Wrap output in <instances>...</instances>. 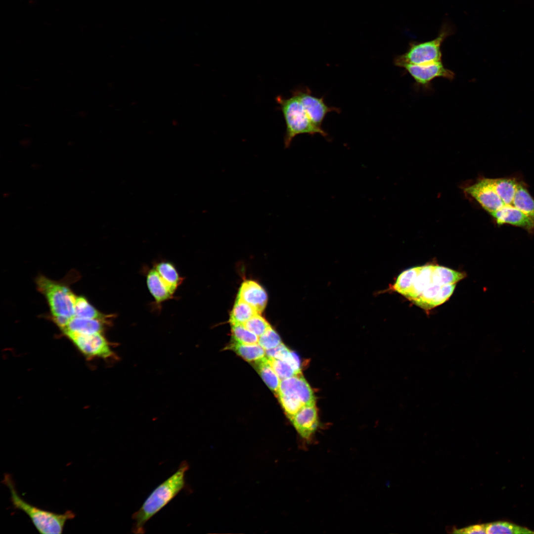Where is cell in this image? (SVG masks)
I'll use <instances>...</instances> for the list:
<instances>
[{
    "mask_svg": "<svg viewBox=\"0 0 534 534\" xmlns=\"http://www.w3.org/2000/svg\"><path fill=\"white\" fill-rule=\"evenodd\" d=\"M289 420L301 437L310 441L319 424L315 404L304 405Z\"/></svg>",
    "mask_w": 534,
    "mask_h": 534,
    "instance_id": "obj_11",
    "label": "cell"
},
{
    "mask_svg": "<svg viewBox=\"0 0 534 534\" xmlns=\"http://www.w3.org/2000/svg\"><path fill=\"white\" fill-rule=\"evenodd\" d=\"M490 215L499 225L507 224L522 228L530 233L534 232V221L513 205H505Z\"/></svg>",
    "mask_w": 534,
    "mask_h": 534,
    "instance_id": "obj_12",
    "label": "cell"
},
{
    "mask_svg": "<svg viewBox=\"0 0 534 534\" xmlns=\"http://www.w3.org/2000/svg\"><path fill=\"white\" fill-rule=\"evenodd\" d=\"M109 320L73 317L62 330L63 334L75 332L81 334L102 333Z\"/></svg>",
    "mask_w": 534,
    "mask_h": 534,
    "instance_id": "obj_16",
    "label": "cell"
},
{
    "mask_svg": "<svg viewBox=\"0 0 534 534\" xmlns=\"http://www.w3.org/2000/svg\"><path fill=\"white\" fill-rule=\"evenodd\" d=\"M456 284L435 285L424 290L414 302L421 308L428 310L447 301L452 295Z\"/></svg>",
    "mask_w": 534,
    "mask_h": 534,
    "instance_id": "obj_13",
    "label": "cell"
},
{
    "mask_svg": "<svg viewBox=\"0 0 534 534\" xmlns=\"http://www.w3.org/2000/svg\"><path fill=\"white\" fill-rule=\"evenodd\" d=\"M401 68L411 76L417 85L427 89H431V83L435 78H443L451 81L455 76L442 61L423 65L406 64Z\"/></svg>",
    "mask_w": 534,
    "mask_h": 534,
    "instance_id": "obj_7",
    "label": "cell"
},
{
    "mask_svg": "<svg viewBox=\"0 0 534 534\" xmlns=\"http://www.w3.org/2000/svg\"><path fill=\"white\" fill-rule=\"evenodd\" d=\"M454 533L455 534H486L485 524L474 525L455 530Z\"/></svg>",
    "mask_w": 534,
    "mask_h": 534,
    "instance_id": "obj_34",
    "label": "cell"
},
{
    "mask_svg": "<svg viewBox=\"0 0 534 534\" xmlns=\"http://www.w3.org/2000/svg\"><path fill=\"white\" fill-rule=\"evenodd\" d=\"M278 395L291 397L304 405L315 404L313 391L302 374L281 380Z\"/></svg>",
    "mask_w": 534,
    "mask_h": 534,
    "instance_id": "obj_10",
    "label": "cell"
},
{
    "mask_svg": "<svg viewBox=\"0 0 534 534\" xmlns=\"http://www.w3.org/2000/svg\"><path fill=\"white\" fill-rule=\"evenodd\" d=\"M265 351L267 357L285 360L290 364L297 371L302 373L301 362L299 356L295 353L289 350L284 344L281 343L273 349Z\"/></svg>",
    "mask_w": 534,
    "mask_h": 534,
    "instance_id": "obj_24",
    "label": "cell"
},
{
    "mask_svg": "<svg viewBox=\"0 0 534 534\" xmlns=\"http://www.w3.org/2000/svg\"><path fill=\"white\" fill-rule=\"evenodd\" d=\"M237 299L252 306L261 313L267 305V296L264 289L257 282L246 280L242 283Z\"/></svg>",
    "mask_w": 534,
    "mask_h": 534,
    "instance_id": "obj_14",
    "label": "cell"
},
{
    "mask_svg": "<svg viewBox=\"0 0 534 534\" xmlns=\"http://www.w3.org/2000/svg\"><path fill=\"white\" fill-rule=\"evenodd\" d=\"M2 483L9 490L13 508L25 513L40 534H62L66 522L75 517V513L71 510L58 514L30 504L19 495L12 477L8 473L4 474Z\"/></svg>",
    "mask_w": 534,
    "mask_h": 534,
    "instance_id": "obj_2",
    "label": "cell"
},
{
    "mask_svg": "<svg viewBox=\"0 0 534 534\" xmlns=\"http://www.w3.org/2000/svg\"><path fill=\"white\" fill-rule=\"evenodd\" d=\"M39 291L46 298L51 317L74 316L77 296L67 285L40 275L36 280Z\"/></svg>",
    "mask_w": 534,
    "mask_h": 534,
    "instance_id": "obj_4",
    "label": "cell"
},
{
    "mask_svg": "<svg viewBox=\"0 0 534 534\" xmlns=\"http://www.w3.org/2000/svg\"><path fill=\"white\" fill-rule=\"evenodd\" d=\"M267 358L280 380L302 374L297 371L290 364L285 360Z\"/></svg>",
    "mask_w": 534,
    "mask_h": 534,
    "instance_id": "obj_30",
    "label": "cell"
},
{
    "mask_svg": "<svg viewBox=\"0 0 534 534\" xmlns=\"http://www.w3.org/2000/svg\"><path fill=\"white\" fill-rule=\"evenodd\" d=\"M259 313L249 304L237 299L230 314L231 325L243 324L250 318Z\"/></svg>",
    "mask_w": 534,
    "mask_h": 534,
    "instance_id": "obj_25",
    "label": "cell"
},
{
    "mask_svg": "<svg viewBox=\"0 0 534 534\" xmlns=\"http://www.w3.org/2000/svg\"><path fill=\"white\" fill-rule=\"evenodd\" d=\"M513 205L534 221V199L526 187L519 183L515 193Z\"/></svg>",
    "mask_w": 534,
    "mask_h": 534,
    "instance_id": "obj_22",
    "label": "cell"
},
{
    "mask_svg": "<svg viewBox=\"0 0 534 534\" xmlns=\"http://www.w3.org/2000/svg\"><path fill=\"white\" fill-rule=\"evenodd\" d=\"M485 529L487 534H534V531L527 528L504 521L485 524Z\"/></svg>",
    "mask_w": 534,
    "mask_h": 534,
    "instance_id": "obj_26",
    "label": "cell"
},
{
    "mask_svg": "<svg viewBox=\"0 0 534 534\" xmlns=\"http://www.w3.org/2000/svg\"><path fill=\"white\" fill-rule=\"evenodd\" d=\"M146 282L148 290L158 304L171 299L174 294L154 268L148 271Z\"/></svg>",
    "mask_w": 534,
    "mask_h": 534,
    "instance_id": "obj_17",
    "label": "cell"
},
{
    "mask_svg": "<svg viewBox=\"0 0 534 534\" xmlns=\"http://www.w3.org/2000/svg\"><path fill=\"white\" fill-rule=\"evenodd\" d=\"M277 396L289 419L304 406L300 401L289 396L283 395H278Z\"/></svg>",
    "mask_w": 534,
    "mask_h": 534,
    "instance_id": "obj_33",
    "label": "cell"
},
{
    "mask_svg": "<svg viewBox=\"0 0 534 534\" xmlns=\"http://www.w3.org/2000/svg\"><path fill=\"white\" fill-rule=\"evenodd\" d=\"M433 275L435 282L441 285L456 284L465 276L464 273L438 265H434Z\"/></svg>",
    "mask_w": 534,
    "mask_h": 534,
    "instance_id": "obj_27",
    "label": "cell"
},
{
    "mask_svg": "<svg viewBox=\"0 0 534 534\" xmlns=\"http://www.w3.org/2000/svg\"><path fill=\"white\" fill-rule=\"evenodd\" d=\"M417 267L407 269L401 272L389 290L405 296L410 289L417 274Z\"/></svg>",
    "mask_w": 534,
    "mask_h": 534,
    "instance_id": "obj_28",
    "label": "cell"
},
{
    "mask_svg": "<svg viewBox=\"0 0 534 534\" xmlns=\"http://www.w3.org/2000/svg\"><path fill=\"white\" fill-rule=\"evenodd\" d=\"M231 325L232 341L243 344L258 343L259 337L247 329L243 324Z\"/></svg>",
    "mask_w": 534,
    "mask_h": 534,
    "instance_id": "obj_29",
    "label": "cell"
},
{
    "mask_svg": "<svg viewBox=\"0 0 534 534\" xmlns=\"http://www.w3.org/2000/svg\"><path fill=\"white\" fill-rule=\"evenodd\" d=\"M496 192L505 205H513L519 183L512 178H490Z\"/></svg>",
    "mask_w": 534,
    "mask_h": 534,
    "instance_id": "obj_19",
    "label": "cell"
},
{
    "mask_svg": "<svg viewBox=\"0 0 534 534\" xmlns=\"http://www.w3.org/2000/svg\"><path fill=\"white\" fill-rule=\"evenodd\" d=\"M275 100L282 113L286 124L284 137L285 148L289 147L294 138L301 134H308L312 136L319 134L328 138V134L322 128L316 126L312 122L296 94L292 93L291 96L288 98L278 95Z\"/></svg>",
    "mask_w": 534,
    "mask_h": 534,
    "instance_id": "obj_3",
    "label": "cell"
},
{
    "mask_svg": "<svg viewBox=\"0 0 534 534\" xmlns=\"http://www.w3.org/2000/svg\"><path fill=\"white\" fill-rule=\"evenodd\" d=\"M226 349L232 350L249 362L254 363L266 356V351L258 343L243 344L232 341Z\"/></svg>",
    "mask_w": 534,
    "mask_h": 534,
    "instance_id": "obj_18",
    "label": "cell"
},
{
    "mask_svg": "<svg viewBox=\"0 0 534 534\" xmlns=\"http://www.w3.org/2000/svg\"><path fill=\"white\" fill-rule=\"evenodd\" d=\"M450 33V28L446 26L441 29L437 37L433 40L411 42L405 52L396 57L394 64L401 68L406 64L423 65L442 61L441 46Z\"/></svg>",
    "mask_w": 534,
    "mask_h": 534,
    "instance_id": "obj_5",
    "label": "cell"
},
{
    "mask_svg": "<svg viewBox=\"0 0 534 534\" xmlns=\"http://www.w3.org/2000/svg\"><path fill=\"white\" fill-rule=\"evenodd\" d=\"M254 364L257 372L265 383L277 395L281 380L272 368L267 357L266 356Z\"/></svg>",
    "mask_w": 534,
    "mask_h": 534,
    "instance_id": "obj_20",
    "label": "cell"
},
{
    "mask_svg": "<svg viewBox=\"0 0 534 534\" xmlns=\"http://www.w3.org/2000/svg\"><path fill=\"white\" fill-rule=\"evenodd\" d=\"M417 267V271L413 284L409 291L404 296L408 300L414 302L428 288L437 284L433 279L434 265H427Z\"/></svg>",
    "mask_w": 534,
    "mask_h": 534,
    "instance_id": "obj_15",
    "label": "cell"
},
{
    "mask_svg": "<svg viewBox=\"0 0 534 534\" xmlns=\"http://www.w3.org/2000/svg\"><path fill=\"white\" fill-rule=\"evenodd\" d=\"M74 316L84 318L99 319L109 320L111 315L105 314L91 305L83 296H77Z\"/></svg>",
    "mask_w": 534,
    "mask_h": 534,
    "instance_id": "obj_21",
    "label": "cell"
},
{
    "mask_svg": "<svg viewBox=\"0 0 534 534\" xmlns=\"http://www.w3.org/2000/svg\"><path fill=\"white\" fill-rule=\"evenodd\" d=\"M64 334L88 358L107 359L114 356L110 344L102 333L81 334L67 332Z\"/></svg>",
    "mask_w": 534,
    "mask_h": 534,
    "instance_id": "obj_6",
    "label": "cell"
},
{
    "mask_svg": "<svg viewBox=\"0 0 534 534\" xmlns=\"http://www.w3.org/2000/svg\"><path fill=\"white\" fill-rule=\"evenodd\" d=\"M292 93L298 96L311 121L319 128H322L323 121L328 113L340 112V108L328 106L323 96L318 97L312 95L308 87L296 89Z\"/></svg>",
    "mask_w": 534,
    "mask_h": 534,
    "instance_id": "obj_8",
    "label": "cell"
},
{
    "mask_svg": "<svg viewBox=\"0 0 534 534\" xmlns=\"http://www.w3.org/2000/svg\"><path fill=\"white\" fill-rule=\"evenodd\" d=\"M154 268L175 293L182 281V278L179 276L174 266L168 262H161L157 264Z\"/></svg>",
    "mask_w": 534,
    "mask_h": 534,
    "instance_id": "obj_23",
    "label": "cell"
},
{
    "mask_svg": "<svg viewBox=\"0 0 534 534\" xmlns=\"http://www.w3.org/2000/svg\"><path fill=\"white\" fill-rule=\"evenodd\" d=\"M186 460L182 461L177 470L158 485L149 494L132 518L134 524L132 532L135 534H144V526L147 521L164 508L183 489L185 485V475L189 469Z\"/></svg>",
    "mask_w": 534,
    "mask_h": 534,
    "instance_id": "obj_1",
    "label": "cell"
},
{
    "mask_svg": "<svg viewBox=\"0 0 534 534\" xmlns=\"http://www.w3.org/2000/svg\"><path fill=\"white\" fill-rule=\"evenodd\" d=\"M281 343L280 336L271 326L259 337L258 344L265 350L273 349Z\"/></svg>",
    "mask_w": 534,
    "mask_h": 534,
    "instance_id": "obj_32",
    "label": "cell"
},
{
    "mask_svg": "<svg viewBox=\"0 0 534 534\" xmlns=\"http://www.w3.org/2000/svg\"><path fill=\"white\" fill-rule=\"evenodd\" d=\"M464 191L474 198L490 214L505 205L494 190L490 178L481 179L466 187Z\"/></svg>",
    "mask_w": 534,
    "mask_h": 534,
    "instance_id": "obj_9",
    "label": "cell"
},
{
    "mask_svg": "<svg viewBox=\"0 0 534 534\" xmlns=\"http://www.w3.org/2000/svg\"><path fill=\"white\" fill-rule=\"evenodd\" d=\"M243 325L258 337L263 334L270 327L269 323L261 315V313L253 316L244 323Z\"/></svg>",
    "mask_w": 534,
    "mask_h": 534,
    "instance_id": "obj_31",
    "label": "cell"
}]
</instances>
